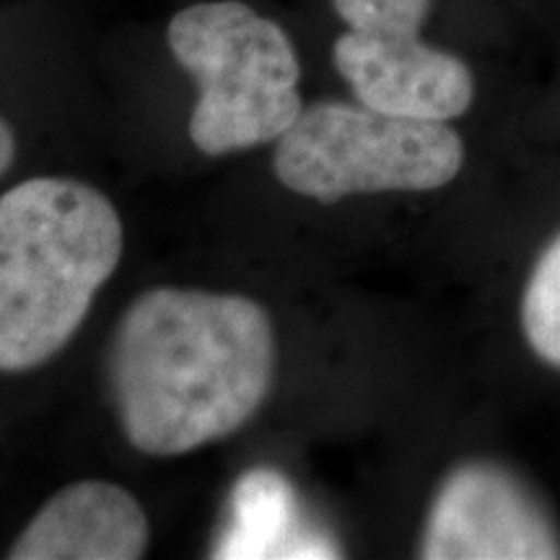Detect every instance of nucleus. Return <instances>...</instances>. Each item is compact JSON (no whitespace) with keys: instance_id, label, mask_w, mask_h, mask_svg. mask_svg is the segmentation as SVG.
Wrapping results in <instances>:
<instances>
[{"instance_id":"nucleus-10","label":"nucleus","mask_w":560,"mask_h":560,"mask_svg":"<svg viewBox=\"0 0 560 560\" xmlns=\"http://www.w3.org/2000/svg\"><path fill=\"white\" fill-rule=\"evenodd\" d=\"M13 161H16V136L11 125L0 117V177L11 170Z\"/></svg>"},{"instance_id":"nucleus-3","label":"nucleus","mask_w":560,"mask_h":560,"mask_svg":"<svg viewBox=\"0 0 560 560\" xmlns=\"http://www.w3.org/2000/svg\"><path fill=\"white\" fill-rule=\"evenodd\" d=\"M166 42L198 83L190 140L206 156L278 140L304 109L296 47L242 0L187 5L170 21Z\"/></svg>"},{"instance_id":"nucleus-1","label":"nucleus","mask_w":560,"mask_h":560,"mask_svg":"<svg viewBox=\"0 0 560 560\" xmlns=\"http://www.w3.org/2000/svg\"><path fill=\"white\" fill-rule=\"evenodd\" d=\"M276 363V330L255 299L174 285L140 293L109 353L125 439L151 457L226 439L268 400Z\"/></svg>"},{"instance_id":"nucleus-7","label":"nucleus","mask_w":560,"mask_h":560,"mask_svg":"<svg viewBox=\"0 0 560 560\" xmlns=\"http://www.w3.org/2000/svg\"><path fill=\"white\" fill-rule=\"evenodd\" d=\"M151 527L136 495L104 480L66 486L11 545L13 560H136Z\"/></svg>"},{"instance_id":"nucleus-8","label":"nucleus","mask_w":560,"mask_h":560,"mask_svg":"<svg viewBox=\"0 0 560 560\" xmlns=\"http://www.w3.org/2000/svg\"><path fill=\"white\" fill-rule=\"evenodd\" d=\"M285 486L270 472H255L236 493V529L223 556H262L285 524Z\"/></svg>"},{"instance_id":"nucleus-9","label":"nucleus","mask_w":560,"mask_h":560,"mask_svg":"<svg viewBox=\"0 0 560 560\" xmlns=\"http://www.w3.org/2000/svg\"><path fill=\"white\" fill-rule=\"evenodd\" d=\"M522 325L535 353L560 366V236L532 272L524 291Z\"/></svg>"},{"instance_id":"nucleus-4","label":"nucleus","mask_w":560,"mask_h":560,"mask_svg":"<svg viewBox=\"0 0 560 560\" xmlns=\"http://www.w3.org/2000/svg\"><path fill=\"white\" fill-rule=\"evenodd\" d=\"M465 145L446 122L387 115L366 104L317 102L276 140L272 170L319 202L350 195L429 192L462 170Z\"/></svg>"},{"instance_id":"nucleus-5","label":"nucleus","mask_w":560,"mask_h":560,"mask_svg":"<svg viewBox=\"0 0 560 560\" xmlns=\"http://www.w3.org/2000/svg\"><path fill=\"white\" fill-rule=\"evenodd\" d=\"M332 9L348 26L335 39V68L361 104L431 122L470 109V68L420 39L431 0H332Z\"/></svg>"},{"instance_id":"nucleus-6","label":"nucleus","mask_w":560,"mask_h":560,"mask_svg":"<svg viewBox=\"0 0 560 560\" xmlns=\"http://www.w3.org/2000/svg\"><path fill=\"white\" fill-rule=\"evenodd\" d=\"M560 548L550 524L506 472L462 467L444 482L423 537L431 560H548Z\"/></svg>"},{"instance_id":"nucleus-2","label":"nucleus","mask_w":560,"mask_h":560,"mask_svg":"<svg viewBox=\"0 0 560 560\" xmlns=\"http://www.w3.org/2000/svg\"><path fill=\"white\" fill-rule=\"evenodd\" d=\"M122 221L79 179L34 177L0 195V371L47 363L120 268Z\"/></svg>"}]
</instances>
